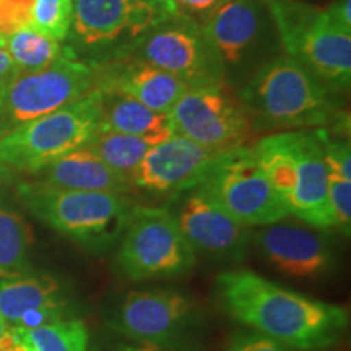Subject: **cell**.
Here are the masks:
<instances>
[{"label": "cell", "instance_id": "obj_22", "mask_svg": "<svg viewBox=\"0 0 351 351\" xmlns=\"http://www.w3.org/2000/svg\"><path fill=\"white\" fill-rule=\"evenodd\" d=\"M114 171L125 176L132 182V176L142 163V160L150 152L155 143L135 137V135L121 134L104 127H98L93 138L86 143Z\"/></svg>", "mask_w": 351, "mask_h": 351}, {"label": "cell", "instance_id": "obj_10", "mask_svg": "<svg viewBox=\"0 0 351 351\" xmlns=\"http://www.w3.org/2000/svg\"><path fill=\"white\" fill-rule=\"evenodd\" d=\"M96 90L93 65L72 47L47 69L20 73L0 93V137Z\"/></svg>", "mask_w": 351, "mask_h": 351}, {"label": "cell", "instance_id": "obj_19", "mask_svg": "<svg viewBox=\"0 0 351 351\" xmlns=\"http://www.w3.org/2000/svg\"><path fill=\"white\" fill-rule=\"evenodd\" d=\"M34 176L38 182L69 191L127 195L134 189L125 176L104 163L88 145L57 158Z\"/></svg>", "mask_w": 351, "mask_h": 351}, {"label": "cell", "instance_id": "obj_35", "mask_svg": "<svg viewBox=\"0 0 351 351\" xmlns=\"http://www.w3.org/2000/svg\"><path fill=\"white\" fill-rule=\"evenodd\" d=\"M13 340H15V332H13V328L5 322V319L0 315V350L12 345Z\"/></svg>", "mask_w": 351, "mask_h": 351}, {"label": "cell", "instance_id": "obj_2", "mask_svg": "<svg viewBox=\"0 0 351 351\" xmlns=\"http://www.w3.org/2000/svg\"><path fill=\"white\" fill-rule=\"evenodd\" d=\"M330 86L289 56L263 65L243 91L254 121L278 129H339L348 121L340 112Z\"/></svg>", "mask_w": 351, "mask_h": 351}, {"label": "cell", "instance_id": "obj_18", "mask_svg": "<svg viewBox=\"0 0 351 351\" xmlns=\"http://www.w3.org/2000/svg\"><path fill=\"white\" fill-rule=\"evenodd\" d=\"M91 65L95 69L96 90L127 95L158 112L169 114L189 90L178 77L134 57Z\"/></svg>", "mask_w": 351, "mask_h": 351}, {"label": "cell", "instance_id": "obj_28", "mask_svg": "<svg viewBox=\"0 0 351 351\" xmlns=\"http://www.w3.org/2000/svg\"><path fill=\"white\" fill-rule=\"evenodd\" d=\"M328 200L335 218V230L348 238L351 232V181L328 176Z\"/></svg>", "mask_w": 351, "mask_h": 351}, {"label": "cell", "instance_id": "obj_5", "mask_svg": "<svg viewBox=\"0 0 351 351\" xmlns=\"http://www.w3.org/2000/svg\"><path fill=\"white\" fill-rule=\"evenodd\" d=\"M197 254L179 230L168 207L132 208L114 254V270L129 282L186 276Z\"/></svg>", "mask_w": 351, "mask_h": 351}, {"label": "cell", "instance_id": "obj_34", "mask_svg": "<svg viewBox=\"0 0 351 351\" xmlns=\"http://www.w3.org/2000/svg\"><path fill=\"white\" fill-rule=\"evenodd\" d=\"M178 7L186 8L192 12H215L226 0H173Z\"/></svg>", "mask_w": 351, "mask_h": 351}, {"label": "cell", "instance_id": "obj_25", "mask_svg": "<svg viewBox=\"0 0 351 351\" xmlns=\"http://www.w3.org/2000/svg\"><path fill=\"white\" fill-rule=\"evenodd\" d=\"M33 241V230L23 215L0 205V270L32 269Z\"/></svg>", "mask_w": 351, "mask_h": 351}, {"label": "cell", "instance_id": "obj_21", "mask_svg": "<svg viewBox=\"0 0 351 351\" xmlns=\"http://www.w3.org/2000/svg\"><path fill=\"white\" fill-rule=\"evenodd\" d=\"M99 91V127L161 143L174 134L168 114L153 111L130 96Z\"/></svg>", "mask_w": 351, "mask_h": 351}, {"label": "cell", "instance_id": "obj_12", "mask_svg": "<svg viewBox=\"0 0 351 351\" xmlns=\"http://www.w3.org/2000/svg\"><path fill=\"white\" fill-rule=\"evenodd\" d=\"M168 116L174 134L215 153L245 147L256 135V121L226 83L189 88Z\"/></svg>", "mask_w": 351, "mask_h": 351}, {"label": "cell", "instance_id": "obj_26", "mask_svg": "<svg viewBox=\"0 0 351 351\" xmlns=\"http://www.w3.org/2000/svg\"><path fill=\"white\" fill-rule=\"evenodd\" d=\"M73 0H34L32 26L36 32L57 41H65L72 29Z\"/></svg>", "mask_w": 351, "mask_h": 351}, {"label": "cell", "instance_id": "obj_8", "mask_svg": "<svg viewBox=\"0 0 351 351\" xmlns=\"http://www.w3.org/2000/svg\"><path fill=\"white\" fill-rule=\"evenodd\" d=\"M179 12L173 0H73L72 34L88 64L124 57L148 29Z\"/></svg>", "mask_w": 351, "mask_h": 351}, {"label": "cell", "instance_id": "obj_32", "mask_svg": "<svg viewBox=\"0 0 351 351\" xmlns=\"http://www.w3.org/2000/svg\"><path fill=\"white\" fill-rule=\"evenodd\" d=\"M20 75L19 69L13 64L12 57L5 49H0V93Z\"/></svg>", "mask_w": 351, "mask_h": 351}, {"label": "cell", "instance_id": "obj_9", "mask_svg": "<svg viewBox=\"0 0 351 351\" xmlns=\"http://www.w3.org/2000/svg\"><path fill=\"white\" fill-rule=\"evenodd\" d=\"M199 187L245 228L274 225L289 217L251 147L219 153Z\"/></svg>", "mask_w": 351, "mask_h": 351}, {"label": "cell", "instance_id": "obj_1", "mask_svg": "<svg viewBox=\"0 0 351 351\" xmlns=\"http://www.w3.org/2000/svg\"><path fill=\"white\" fill-rule=\"evenodd\" d=\"M215 288L232 319L293 350L328 348L348 328L345 307L285 288L252 270L223 271Z\"/></svg>", "mask_w": 351, "mask_h": 351}, {"label": "cell", "instance_id": "obj_7", "mask_svg": "<svg viewBox=\"0 0 351 351\" xmlns=\"http://www.w3.org/2000/svg\"><path fill=\"white\" fill-rule=\"evenodd\" d=\"M99 127V91L65 104L0 137V161L13 171L36 174L57 158L85 147Z\"/></svg>", "mask_w": 351, "mask_h": 351}, {"label": "cell", "instance_id": "obj_6", "mask_svg": "<svg viewBox=\"0 0 351 351\" xmlns=\"http://www.w3.org/2000/svg\"><path fill=\"white\" fill-rule=\"evenodd\" d=\"M103 320L109 330L124 339L189 351L202 327V311L178 289H130L109 302Z\"/></svg>", "mask_w": 351, "mask_h": 351}, {"label": "cell", "instance_id": "obj_33", "mask_svg": "<svg viewBox=\"0 0 351 351\" xmlns=\"http://www.w3.org/2000/svg\"><path fill=\"white\" fill-rule=\"evenodd\" d=\"M328 10H330L332 16L341 28L351 32V0H339V2L328 7Z\"/></svg>", "mask_w": 351, "mask_h": 351}, {"label": "cell", "instance_id": "obj_38", "mask_svg": "<svg viewBox=\"0 0 351 351\" xmlns=\"http://www.w3.org/2000/svg\"><path fill=\"white\" fill-rule=\"evenodd\" d=\"M5 36H3L2 33H0V49H5Z\"/></svg>", "mask_w": 351, "mask_h": 351}, {"label": "cell", "instance_id": "obj_27", "mask_svg": "<svg viewBox=\"0 0 351 351\" xmlns=\"http://www.w3.org/2000/svg\"><path fill=\"white\" fill-rule=\"evenodd\" d=\"M315 132L322 147L324 163L328 176L351 181V150L348 140L335 138L332 130L327 129H315Z\"/></svg>", "mask_w": 351, "mask_h": 351}, {"label": "cell", "instance_id": "obj_20", "mask_svg": "<svg viewBox=\"0 0 351 351\" xmlns=\"http://www.w3.org/2000/svg\"><path fill=\"white\" fill-rule=\"evenodd\" d=\"M265 0H226L215 10L204 33L223 64H236L257 36Z\"/></svg>", "mask_w": 351, "mask_h": 351}, {"label": "cell", "instance_id": "obj_3", "mask_svg": "<svg viewBox=\"0 0 351 351\" xmlns=\"http://www.w3.org/2000/svg\"><path fill=\"white\" fill-rule=\"evenodd\" d=\"M19 197L39 221L95 256L116 249L135 207L127 195L69 191L38 181L21 182Z\"/></svg>", "mask_w": 351, "mask_h": 351}, {"label": "cell", "instance_id": "obj_31", "mask_svg": "<svg viewBox=\"0 0 351 351\" xmlns=\"http://www.w3.org/2000/svg\"><path fill=\"white\" fill-rule=\"evenodd\" d=\"M88 351H181V350L168 348V346H160L153 343H145V341L124 339V337L117 335V339L96 340L93 346H91Z\"/></svg>", "mask_w": 351, "mask_h": 351}, {"label": "cell", "instance_id": "obj_13", "mask_svg": "<svg viewBox=\"0 0 351 351\" xmlns=\"http://www.w3.org/2000/svg\"><path fill=\"white\" fill-rule=\"evenodd\" d=\"M168 210L195 254L223 262H243L247 256L249 228L231 218L199 186L171 195Z\"/></svg>", "mask_w": 351, "mask_h": 351}, {"label": "cell", "instance_id": "obj_15", "mask_svg": "<svg viewBox=\"0 0 351 351\" xmlns=\"http://www.w3.org/2000/svg\"><path fill=\"white\" fill-rule=\"evenodd\" d=\"M0 315L12 328H36L70 315L59 278L44 271L0 270Z\"/></svg>", "mask_w": 351, "mask_h": 351}, {"label": "cell", "instance_id": "obj_23", "mask_svg": "<svg viewBox=\"0 0 351 351\" xmlns=\"http://www.w3.org/2000/svg\"><path fill=\"white\" fill-rule=\"evenodd\" d=\"M5 51L20 73H33L57 62L67 54L69 47L36 29L21 28L7 36Z\"/></svg>", "mask_w": 351, "mask_h": 351}, {"label": "cell", "instance_id": "obj_17", "mask_svg": "<svg viewBox=\"0 0 351 351\" xmlns=\"http://www.w3.org/2000/svg\"><path fill=\"white\" fill-rule=\"evenodd\" d=\"M295 152V187L288 202V212L315 230L335 228L328 200V173L324 163L317 132L291 130Z\"/></svg>", "mask_w": 351, "mask_h": 351}, {"label": "cell", "instance_id": "obj_4", "mask_svg": "<svg viewBox=\"0 0 351 351\" xmlns=\"http://www.w3.org/2000/svg\"><path fill=\"white\" fill-rule=\"evenodd\" d=\"M287 56L309 69L332 90L351 82V32L337 23L328 7L298 0H265Z\"/></svg>", "mask_w": 351, "mask_h": 351}, {"label": "cell", "instance_id": "obj_37", "mask_svg": "<svg viewBox=\"0 0 351 351\" xmlns=\"http://www.w3.org/2000/svg\"><path fill=\"white\" fill-rule=\"evenodd\" d=\"M12 178H13V169H10L7 165H3L2 161H0V189L5 186Z\"/></svg>", "mask_w": 351, "mask_h": 351}, {"label": "cell", "instance_id": "obj_14", "mask_svg": "<svg viewBox=\"0 0 351 351\" xmlns=\"http://www.w3.org/2000/svg\"><path fill=\"white\" fill-rule=\"evenodd\" d=\"M251 243L276 271L291 278L317 280L330 274L337 262L332 244L320 230L283 219L254 230Z\"/></svg>", "mask_w": 351, "mask_h": 351}, {"label": "cell", "instance_id": "obj_30", "mask_svg": "<svg viewBox=\"0 0 351 351\" xmlns=\"http://www.w3.org/2000/svg\"><path fill=\"white\" fill-rule=\"evenodd\" d=\"M226 351H293V348L256 330H239L230 339Z\"/></svg>", "mask_w": 351, "mask_h": 351}, {"label": "cell", "instance_id": "obj_11", "mask_svg": "<svg viewBox=\"0 0 351 351\" xmlns=\"http://www.w3.org/2000/svg\"><path fill=\"white\" fill-rule=\"evenodd\" d=\"M124 57L155 65L178 77L187 88L225 83V67L218 52L205 36L204 28L182 12L148 29Z\"/></svg>", "mask_w": 351, "mask_h": 351}, {"label": "cell", "instance_id": "obj_36", "mask_svg": "<svg viewBox=\"0 0 351 351\" xmlns=\"http://www.w3.org/2000/svg\"><path fill=\"white\" fill-rule=\"evenodd\" d=\"M13 332H15V330H13ZM0 351H32V348H29V346L26 345L25 341L21 340L20 337L16 335V332H15V340H13V343L8 345L7 348H3V350H0Z\"/></svg>", "mask_w": 351, "mask_h": 351}, {"label": "cell", "instance_id": "obj_16", "mask_svg": "<svg viewBox=\"0 0 351 351\" xmlns=\"http://www.w3.org/2000/svg\"><path fill=\"white\" fill-rule=\"evenodd\" d=\"M219 153L173 134L153 145L132 176V186L150 194H179L204 181Z\"/></svg>", "mask_w": 351, "mask_h": 351}, {"label": "cell", "instance_id": "obj_29", "mask_svg": "<svg viewBox=\"0 0 351 351\" xmlns=\"http://www.w3.org/2000/svg\"><path fill=\"white\" fill-rule=\"evenodd\" d=\"M34 0H0V33L10 36L21 28H32V7Z\"/></svg>", "mask_w": 351, "mask_h": 351}, {"label": "cell", "instance_id": "obj_24", "mask_svg": "<svg viewBox=\"0 0 351 351\" xmlns=\"http://www.w3.org/2000/svg\"><path fill=\"white\" fill-rule=\"evenodd\" d=\"M16 335L32 351H88L90 333L83 320L65 317L46 326L29 328H13Z\"/></svg>", "mask_w": 351, "mask_h": 351}]
</instances>
